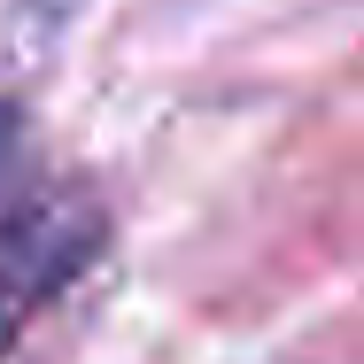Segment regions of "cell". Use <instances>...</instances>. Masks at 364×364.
Returning <instances> with one entry per match:
<instances>
[{"instance_id": "cell-1", "label": "cell", "mask_w": 364, "mask_h": 364, "mask_svg": "<svg viewBox=\"0 0 364 364\" xmlns=\"http://www.w3.org/2000/svg\"><path fill=\"white\" fill-rule=\"evenodd\" d=\"M101 210L39 171L16 117H0V357L23 341V326L101 256Z\"/></svg>"}]
</instances>
